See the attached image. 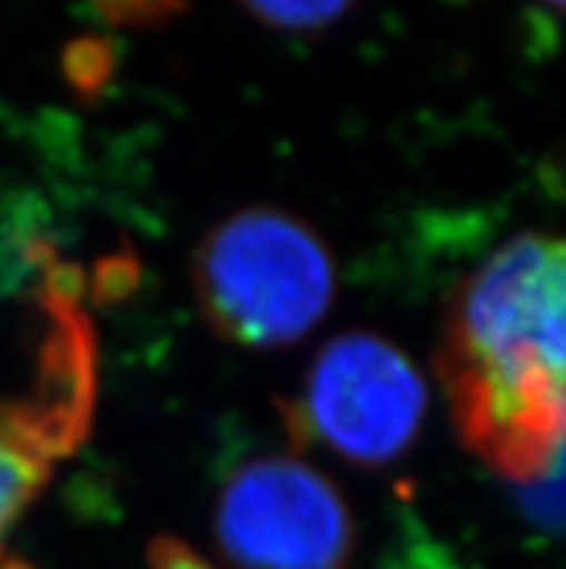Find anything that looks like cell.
Segmentation results:
<instances>
[{"mask_svg": "<svg viewBox=\"0 0 566 569\" xmlns=\"http://www.w3.org/2000/svg\"><path fill=\"white\" fill-rule=\"evenodd\" d=\"M517 509L529 520L532 527L544 529V532H560L564 523V457L555 460L538 477L515 483Z\"/></svg>", "mask_w": 566, "mask_h": 569, "instance_id": "obj_9", "label": "cell"}, {"mask_svg": "<svg viewBox=\"0 0 566 569\" xmlns=\"http://www.w3.org/2000/svg\"><path fill=\"white\" fill-rule=\"evenodd\" d=\"M52 460L41 448L23 405H0V541L41 495Z\"/></svg>", "mask_w": 566, "mask_h": 569, "instance_id": "obj_6", "label": "cell"}, {"mask_svg": "<svg viewBox=\"0 0 566 569\" xmlns=\"http://www.w3.org/2000/svg\"><path fill=\"white\" fill-rule=\"evenodd\" d=\"M564 243L524 231L454 292L437 373L468 451L512 483L564 457Z\"/></svg>", "mask_w": 566, "mask_h": 569, "instance_id": "obj_1", "label": "cell"}, {"mask_svg": "<svg viewBox=\"0 0 566 569\" xmlns=\"http://www.w3.org/2000/svg\"><path fill=\"white\" fill-rule=\"evenodd\" d=\"M142 283V260L139 254L122 246L116 252H108L96 263L90 289H93V301L99 307H113V303L128 301Z\"/></svg>", "mask_w": 566, "mask_h": 569, "instance_id": "obj_10", "label": "cell"}, {"mask_svg": "<svg viewBox=\"0 0 566 569\" xmlns=\"http://www.w3.org/2000/svg\"><path fill=\"white\" fill-rule=\"evenodd\" d=\"M246 12L275 32H321L341 21L359 0H237Z\"/></svg>", "mask_w": 566, "mask_h": 569, "instance_id": "obj_7", "label": "cell"}, {"mask_svg": "<svg viewBox=\"0 0 566 569\" xmlns=\"http://www.w3.org/2000/svg\"><path fill=\"white\" fill-rule=\"evenodd\" d=\"M540 3H546V7L555 9V12H560V7H564V0H540Z\"/></svg>", "mask_w": 566, "mask_h": 569, "instance_id": "obj_13", "label": "cell"}, {"mask_svg": "<svg viewBox=\"0 0 566 569\" xmlns=\"http://www.w3.org/2000/svg\"><path fill=\"white\" fill-rule=\"evenodd\" d=\"M3 569H32V567H29V563H23V561H12V563H7Z\"/></svg>", "mask_w": 566, "mask_h": 569, "instance_id": "obj_14", "label": "cell"}, {"mask_svg": "<svg viewBox=\"0 0 566 569\" xmlns=\"http://www.w3.org/2000/svg\"><path fill=\"white\" fill-rule=\"evenodd\" d=\"M215 535L235 569H350L356 552L347 498L295 455L240 462L217 495Z\"/></svg>", "mask_w": 566, "mask_h": 569, "instance_id": "obj_4", "label": "cell"}, {"mask_svg": "<svg viewBox=\"0 0 566 569\" xmlns=\"http://www.w3.org/2000/svg\"><path fill=\"white\" fill-rule=\"evenodd\" d=\"M148 569H215L200 552L173 535H159L148 547Z\"/></svg>", "mask_w": 566, "mask_h": 569, "instance_id": "obj_12", "label": "cell"}, {"mask_svg": "<svg viewBox=\"0 0 566 569\" xmlns=\"http://www.w3.org/2000/svg\"><path fill=\"white\" fill-rule=\"evenodd\" d=\"M193 296L220 339L249 350L298 345L336 301V260L304 217L249 206L202 234Z\"/></svg>", "mask_w": 566, "mask_h": 569, "instance_id": "obj_2", "label": "cell"}, {"mask_svg": "<svg viewBox=\"0 0 566 569\" xmlns=\"http://www.w3.org/2000/svg\"><path fill=\"white\" fill-rule=\"evenodd\" d=\"M101 18L119 27H159L182 12V0H96Z\"/></svg>", "mask_w": 566, "mask_h": 569, "instance_id": "obj_11", "label": "cell"}, {"mask_svg": "<svg viewBox=\"0 0 566 569\" xmlns=\"http://www.w3.org/2000/svg\"><path fill=\"white\" fill-rule=\"evenodd\" d=\"M116 52L108 38H76L67 43L64 58H61V70H64L67 84L72 93L85 101H99L113 79Z\"/></svg>", "mask_w": 566, "mask_h": 569, "instance_id": "obj_8", "label": "cell"}, {"mask_svg": "<svg viewBox=\"0 0 566 569\" xmlns=\"http://www.w3.org/2000/svg\"><path fill=\"white\" fill-rule=\"evenodd\" d=\"M50 321L38 347L36 397L21 402L50 460L85 440L96 405V332L81 307L41 303Z\"/></svg>", "mask_w": 566, "mask_h": 569, "instance_id": "obj_5", "label": "cell"}, {"mask_svg": "<svg viewBox=\"0 0 566 569\" xmlns=\"http://www.w3.org/2000/svg\"><path fill=\"white\" fill-rule=\"evenodd\" d=\"M298 448L318 442L361 469H381L414 448L428 388L410 356L376 332H341L318 350L304 393L280 405Z\"/></svg>", "mask_w": 566, "mask_h": 569, "instance_id": "obj_3", "label": "cell"}]
</instances>
